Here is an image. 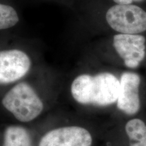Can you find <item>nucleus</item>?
Returning <instances> with one entry per match:
<instances>
[{"instance_id": "nucleus-9", "label": "nucleus", "mask_w": 146, "mask_h": 146, "mask_svg": "<svg viewBox=\"0 0 146 146\" xmlns=\"http://www.w3.org/2000/svg\"><path fill=\"white\" fill-rule=\"evenodd\" d=\"M125 131L131 141H146V125L141 119L134 118L129 120L126 125Z\"/></svg>"}, {"instance_id": "nucleus-12", "label": "nucleus", "mask_w": 146, "mask_h": 146, "mask_svg": "<svg viewBox=\"0 0 146 146\" xmlns=\"http://www.w3.org/2000/svg\"><path fill=\"white\" fill-rule=\"evenodd\" d=\"M131 146H146V141H136L131 144Z\"/></svg>"}, {"instance_id": "nucleus-6", "label": "nucleus", "mask_w": 146, "mask_h": 146, "mask_svg": "<svg viewBox=\"0 0 146 146\" xmlns=\"http://www.w3.org/2000/svg\"><path fill=\"white\" fill-rule=\"evenodd\" d=\"M92 137L87 129L72 126L54 129L47 133L39 146H91Z\"/></svg>"}, {"instance_id": "nucleus-1", "label": "nucleus", "mask_w": 146, "mask_h": 146, "mask_svg": "<svg viewBox=\"0 0 146 146\" xmlns=\"http://www.w3.org/2000/svg\"><path fill=\"white\" fill-rule=\"evenodd\" d=\"M120 82L114 74L102 72L96 76L81 74L74 80L71 94L82 104L108 106L118 100Z\"/></svg>"}, {"instance_id": "nucleus-7", "label": "nucleus", "mask_w": 146, "mask_h": 146, "mask_svg": "<svg viewBox=\"0 0 146 146\" xmlns=\"http://www.w3.org/2000/svg\"><path fill=\"white\" fill-rule=\"evenodd\" d=\"M120 82V89L117 100L118 109L129 115L136 114L140 108L139 76L134 72H124Z\"/></svg>"}, {"instance_id": "nucleus-11", "label": "nucleus", "mask_w": 146, "mask_h": 146, "mask_svg": "<svg viewBox=\"0 0 146 146\" xmlns=\"http://www.w3.org/2000/svg\"><path fill=\"white\" fill-rule=\"evenodd\" d=\"M116 4H131L133 2H139L143 0H113Z\"/></svg>"}, {"instance_id": "nucleus-4", "label": "nucleus", "mask_w": 146, "mask_h": 146, "mask_svg": "<svg viewBox=\"0 0 146 146\" xmlns=\"http://www.w3.org/2000/svg\"><path fill=\"white\" fill-rule=\"evenodd\" d=\"M145 39L140 35L117 34L114 36L113 45L123 59L126 66L135 68L145 56Z\"/></svg>"}, {"instance_id": "nucleus-8", "label": "nucleus", "mask_w": 146, "mask_h": 146, "mask_svg": "<svg viewBox=\"0 0 146 146\" xmlns=\"http://www.w3.org/2000/svg\"><path fill=\"white\" fill-rule=\"evenodd\" d=\"M3 146H32L30 134L25 128L10 126L4 132Z\"/></svg>"}, {"instance_id": "nucleus-2", "label": "nucleus", "mask_w": 146, "mask_h": 146, "mask_svg": "<svg viewBox=\"0 0 146 146\" xmlns=\"http://www.w3.org/2000/svg\"><path fill=\"white\" fill-rule=\"evenodd\" d=\"M2 104L19 121L27 123L35 119L43 109V102L31 86L20 83L5 95Z\"/></svg>"}, {"instance_id": "nucleus-5", "label": "nucleus", "mask_w": 146, "mask_h": 146, "mask_svg": "<svg viewBox=\"0 0 146 146\" xmlns=\"http://www.w3.org/2000/svg\"><path fill=\"white\" fill-rule=\"evenodd\" d=\"M30 58L19 50H9L0 52V82L8 84L21 79L31 68Z\"/></svg>"}, {"instance_id": "nucleus-10", "label": "nucleus", "mask_w": 146, "mask_h": 146, "mask_svg": "<svg viewBox=\"0 0 146 146\" xmlns=\"http://www.w3.org/2000/svg\"><path fill=\"white\" fill-rule=\"evenodd\" d=\"M19 21L17 12L8 5H0V29H5L14 27Z\"/></svg>"}, {"instance_id": "nucleus-3", "label": "nucleus", "mask_w": 146, "mask_h": 146, "mask_svg": "<svg viewBox=\"0 0 146 146\" xmlns=\"http://www.w3.org/2000/svg\"><path fill=\"white\" fill-rule=\"evenodd\" d=\"M107 23L122 34L136 35L146 31V12L135 5L117 4L106 14Z\"/></svg>"}]
</instances>
